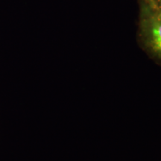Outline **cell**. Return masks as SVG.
<instances>
[{"instance_id":"cell-1","label":"cell","mask_w":161,"mask_h":161,"mask_svg":"<svg viewBox=\"0 0 161 161\" xmlns=\"http://www.w3.org/2000/svg\"><path fill=\"white\" fill-rule=\"evenodd\" d=\"M138 37L145 52L161 63V19L152 7L139 0Z\"/></svg>"},{"instance_id":"cell-2","label":"cell","mask_w":161,"mask_h":161,"mask_svg":"<svg viewBox=\"0 0 161 161\" xmlns=\"http://www.w3.org/2000/svg\"><path fill=\"white\" fill-rule=\"evenodd\" d=\"M150 6L154 10V13L161 19V0H154L153 4Z\"/></svg>"},{"instance_id":"cell-3","label":"cell","mask_w":161,"mask_h":161,"mask_svg":"<svg viewBox=\"0 0 161 161\" xmlns=\"http://www.w3.org/2000/svg\"><path fill=\"white\" fill-rule=\"evenodd\" d=\"M141 1L144 2V3H146L148 4V5H152L153 4V2H154V0H141Z\"/></svg>"}]
</instances>
